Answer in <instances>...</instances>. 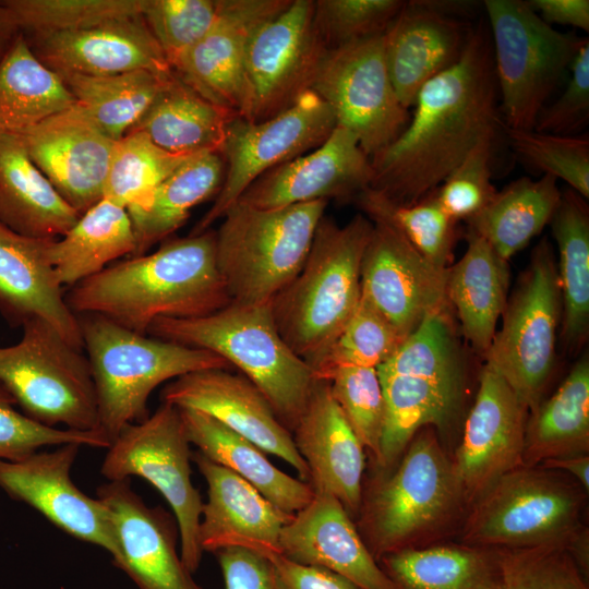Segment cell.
Returning a JSON list of instances; mask_svg holds the SVG:
<instances>
[{
	"label": "cell",
	"instance_id": "cell-2",
	"mask_svg": "<svg viewBox=\"0 0 589 589\" xmlns=\"http://www.w3.org/2000/svg\"><path fill=\"white\" fill-rule=\"evenodd\" d=\"M76 314H98L139 334L158 318H193L231 302L216 257V231L172 239L107 266L65 296Z\"/></svg>",
	"mask_w": 589,
	"mask_h": 589
},
{
	"label": "cell",
	"instance_id": "cell-5",
	"mask_svg": "<svg viewBox=\"0 0 589 589\" xmlns=\"http://www.w3.org/2000/svg\"><path fill=\"white\" fill-rule=\"evenodd\" d=\"M95 387L99 431L112 443L145 420L151 393L191 372L230 370L221 357L130 330L98 314L77 315Z\"/></svg>",
	"mask_w": 589,
	"mask_h": 589
},
{
	"label": "cell",
	"instance_id": "cell-43",
	"mask_svg": "<svg viewBox=\"0 0 589 589\" xmlns=\"http://www.w3.org/2000/svg\"><path fill=\"white\" fill-rule=\"evenodd\" d=\"M195 155L172 154L144 133H129L115 144L103 197L128 212L142 209L157 187Z\"/></svg>",
	"mask_w": 589,
	"mask_h": 589
},
{
	"label": "cell",
	"instance_id": "cell-45",
	"mask_svg": "<svg viewBox=\"0 0 589 589\" xmlns=\"http://www.w3.org/2000/svg\"><path fill=\"white\" fill-rule=\"evenodd\" d=\"M405 337L360 296L351 317L333 344L309 366L324 381L342 366L377 368L390 358Z\"/></svg>",
	"mask_w": 589,
	"mask_h": 589
},
{
	"label": "cell",
	"instance_id": "cell-50",
	"mask_svg": "<svg viewBox=\"0 0 589 589\" xmlns=\"http://www.w3.org/2000/svg\"><path fill=\"white\" fill-rule=\"evenodd\" d=\"M350 426L364 446L378 458L384 399L375 368L342 366L324 380Z\"/></svg>",
	"mask_w": 589,
	"mask_h": 589
},
{
	"label": "cell",
	"instance_id": "cell-35",
	"mask_svg": "<svg viewBox=\"0 0 589 589\" xmlns=\"http://www.w3.org/2000/svg\"><path fill=\"white\" fill-rule=\"evenodd\" d=\"M135 250V236L128 209L103 197L86 209L48 248L49 262L62 286H75Z\"/></svg>",
	"mask_w": 589,
	"mask_h": 589
},
{
	"label": "cell",
	"instance_id": "cell-7",
	"mask_svg": "<svg viewBox=\"0 0 589 589\" xmlns=\"http://www.w3.org/2000/svg\"><path fill=\"white\" fill-rule=\"evenodd\" d=\"M505 127L534 129L584 40L545 23L521 0H485Z\"/></svg>",
	"mask_w": 589,
	"mask_h": 589
},
{
	"label": "cell",
	"instance_id": "cell-21",
	"mask_svg": "<svg viewBox=\"0 0 589 589\" xmlns=\"http://www.w3.org/2000/svg\"><path fill=\"white\" fill-rule=\"evenodd\" d=\"M97 498L108 510L116 538L113 564L139 589H202L177 550L176 519L159 506H148L130 479L98 486Z\"/></svg>",
	"mask_w": 589,
	"mask_h": 589
},
{
	"label": "cell",
	"instance_id": "cell-8",
	"mask_svg": "<svg viewBox=\"0 0 589 589\" xmlns=\"http://www.w3.org/2000/svg\"><path fill=\"white\" fill-rule=\"evenodd\" d=\"M14 345L0 346V383L23 413L53 428L99 431L86 354L51 325L34 320Z\"/></svg>",
	"mask_w": 589,
	"mask_h": 589
},
{
	"label": "cell",
	"instance_id": "cell-17",
	"mask_svg": "<svg viewBox=\"0 0 589 589\" xmlns=\"http://www.w3.org/2000/svg\"><path fill=\"white\" fill-rule=\"evenodd\" d=\"M372 223L361 261V297L406 338L426 315L450 308L448 267L433 265L387 223Z\"/></svg>",
	"mask_w": 589,
	"mask_h": 589
},
{
	"label": "cell",
	"instance_id": "cell-41",
	"mask_svg": "<svg viewBox=\"0 0 589 589\" xmlns=\"http://www.w3.org/2000/svg\"><path fill=\"white\" fill-rule=\"evenodd\" d=\"M381 560L398 589H502L496 553L478 548H407Z\"/></svg>",
	"mask_w": 589,
	"mask_h": 589
},
{
	"label": "cell",
	"instance_id": "cell-30",
	"mask_svg": "<svg viewBox=\"0 0 589 589\" xmlns=\"http://www.w3.org/2000/svg\"><path fill=\"white\" fill-rule=\"evenodd\" d=\"M384 416L376 462L389 468L424 425L445 428L462 400L464 373L413 369L397 374L377 373Z\"/></svg>",
	"mask_w": 589,
	"mask_h": 589
},
{
	"label": "cell",
	"instance_id": "cell-19",
	"mask_svg": "<svg viewBox=\"0 0 589 589\" xmlns=\"http://www.w3.org/2000/svg\"><path fill=\"white\" fill-rule=\"evenodd\" d=\"M527 413L504 378L485 364L452 462L462 496L476 501L500 477L522 466Z\"/></svg>",
	"mask_w": 589,
	"mask_h": 589
},
{
	"label": "cell",
	"instance_id": "cell-46",
	"mask_svg": "<svg viewBox=\"0 0 589 589\" xmlns=\"http://www.w3.org/2000/svg\"><path fill=\"white\" fill-rule=\"evenodd\" d=\"M24 37L87 28L142 15L143 0H3Z\"/></svg>",
	"mask_w": 589,
	"mask_h": 589
},
{
	"label": "cell",
	"instance_id": "cell-33",
	"mask_svg": "<svg viewBox=\"0 0 589 589\" xmlns=\"http://www.w3.org/2000/svg\"><path fill=\"white\" fill-rule=\"evenodd\" d=\"M461 259L447 268V299L474 352L485 356L507 303L508 265L483 238L469 232Z\"/></svg>",
	"mask_w": 589,
	"mask_h": 589
},
{
	"label": "cell",
	"instance_id": "cell-1",
	"mask_svg": "<svg viewBox=\"0 0 589 589\" xmlns=\"http://www.w3.org/2000/svg\"><path fill=\"white\" fill-rule=\"evenodd\" d=\"M488 24L480 21L454 65L419 92L404 131L370 159L371 188L402 205L419 202L483 139L502 127Z\"/></svg>",
	"mask_w": 589,
	"mask_h": 589
},
{
	"label": "cell",
	"instance_id": "cell-54",
	"mask_svg": "<svg viewBox=\"0 0 589 589\" xmlns=\"http://www.w3.org/2000/svg\"><path fill=\"white\" fill-rule=\"evenodd\" d=\"M563 94L540 111L534 130L573 135L589 118V40L584 38L572 64Z\"/></svg>",
	"mask_w": 589,
	"mask_h": 589
},
{
	"label": "cell",
	"instance_id": "cell-11",
	"mask_svg": "<svg viewBox=\"0 0 589 589\" xmlns=\"http://www.w3.org/2000/svg\"><path fill=\"white\" fill-rule=\"evenodd\" d=\"M191 460L179 409L161 402L153 414L119 433L108 447L100 473L108 481L140 477L158 490L172 509L180 555L193 574L203 555L199 536L203 501L192 483Z\"/></svg>",
	"mask_w": 589,
	"mask_h": 589
},
{
	"label": "cell",
	"instance_id": "cell-23",
	"mask_svg": "<svg viewBox=\"0 0 589 589\" xmlns=\"http://www.w3.org/2000/svg\"><path fill=\"white\" fill-rule=\"evenodd\" d=\"M371 159L356 135L336 125L316 148L256 179L239 197L256 208H279L318 200H354L371 188Z\"/></svg>",
	"mask_w": 589,
	"mask_h": 589
},
{
	"label": "cell",
	"instance_id": "cell-20",
	"mask_svg": "<svg viewBox=\"0 0 589 589\" xmlns=\"http://www.w3.org/2000/svg\"><path fill=\"white\" fill-rule=\"evenodd\" d=\"M464 2L412 0L384 33L388 74L395 93L409 109L426 82L454 65L462 56L472 26L461 21Z\"/></svg>",
	"mask_w": 589,
	"mask_h": 589
},
{
	"label": "cell",
	"instance_id": "cell-22",
	"mask_svg": "<svg viewBox=\"0 0 589 589\" xmlns=\"http://www.w3.org/2000/svg\"><path fill=\"white\" fill-rule=\"evenodd\" d=\"M160 399L179 409L211 416L266 454L281 458L301 480L309 481L308 466L296 448L291 432L245 376L225 369L191 372L166 384Z\"/></svg>",
	"mask_w": 589,
	"mask_h": 589
},
{
	"label": "cell",
	"instance_id": "cell-9",
	"mask_svg": "<svg viewBox=\"0 0 589 589\" xmlns=\"http://www.w3.org/2000/svg\"><path fill=\"white\" fill-rule=\"evenodd\" d=\"M502 317V326L484 358L531 412L541 402L553 370L562 318L557 264L545 237L533 249Z\"/></svg>",
	"mask_w": 589,
	"mask_h": 589
},
{
	"label": "cell",
	"instance_id": "cell-4",
	"mask_svg": "<svg viewBox=\"0 0 589 589\" xmlns=\"http://www.w3.org/2000/svg\"><path fill=\"white\" fill-rule=\"evenodd\" d=\"M147 334L224 358L259 388L290 432L315 383L309 364L279 335L269 302L245 304L231 301L201 317L158 318Z\"/></svg>",
	"mask_w": 589,
	"mask_h": 589
},
{
	"label": "cell",
	"instance_id": "cell-42",
	"mask_svg": "<svg viewBox=\"0 0 589 589\" xmlns=\"http://www.w3.org/2000/svg\"><path fill=\"white\" fill-rule=\"evenodd\" d=\"M172 73L136 70L110 75H58L74 105L117 142L143 117Z\"/></svg>",
	"mask_w": 589,
	"mask_h": 589
},
{
	"label": "cell",
	"instance_id": "cell-15",
	"mask_svg": "<svg viewBox=\"0 0 589 589\" xmlns=\"http://www.w3.org/2000/svg\"><path fill=\"white\" fill-rule=\"evenodd\" d=\"M327 50L314 23V0H291L262 24L247 51L251 121L273 118L312 91Z\"/></svg>",
	"mask_w": 589,
	"mask_h": 589
},
{
	"label": "cell",
	"instance_id": "cell-29",
	"mask_svg": "<svg viewBox=\"0 0 589 589\" xmlns=\"http://www.w3.org/2000/svg\"><path fill=\"white\" fill-rule=\"evenodd\" d=\"M51 240L22 236L0 221V313L12 327L44 321L83 350L77 315L48 259Z\"/></svg>",
	"mask_w": 589,
	"mask_h": 589
},
{
	"label": "cell",
	"instance_id": "cell-39",
	"mask_svg": "<svg viewBox=\"0 0 589 589\" xmlns=\"http://www.w3.org/2000/svg\"><path fill=\"white\" fill-rule=\"evenodd\" d=\"M550 224L560 253L562 335L576 350L589 330V212L585 199L570 188L562 191Z\"/></svg>",
	"mask_w": 589,
	"mask_h": 589
},
{
	"label": "cell",
	"instance_id": "cell-26",
	"mask_svg": "<svg viewBox=\"0 0 589 589\" xmlns=\"http://www.w3.org/2000/svg\"><path fill=\"white\" fill-rule=\"evenodd\" d=\"M24 38L37 59L57 74L110 75L136 70L172 72L142 15Z\"/></svg>",
	"mask_w": 589,
	"mask_h": 589
},
{
	"label": "cell",
	"instance_id": "cell-34",
	"mask_svg": "<svg viewBox=\"0 0 589 589\" xmlns=\"http://www.w3.org/2000/svg\"><path fill=\"white\" fill-rule=\"evenodd\" d=\"M235 117L172 73L127 134L144 133L157 146L172 154L220 152L228 123Z\"/></svg>",
	"mask_w": 589,
	"mask_h": 589
},
{
	"label": "cell",
	"instance_id": "cell-14",
	"mask_svg": "<svg viewBox=\"0 0 589 589\" xmlns=\"http://www.w3.org/2000/svg\"><path fill=\"white\" fill-rule=\"evenodd\" d=\"M312 91L330 107L337 125L356 135L370 158L410 120L388 74L384 34L327 50Z\"/></svg>",
	"mask_w": 589,
	"mask_h": 589
},
{
	"label": "cell",
	"instance_id": "cell-49",
	"mask_svg": "<svg viewBox=\"0 0 589 589\" xmlns=\"http://www.w3.org/2000/svg\"><path fill=\"white\" fill-rule=\"evenodd\" d=\"M219 0H143L142 16L171 70L211 28Z\"/></svg>",
	"mask_w": 589,
	"mask_h": 589
},
{
	"label": "cell",
	"instance_id": "cell-28",
	"mask_svg": "<svg viewBox=\"0 0 589 589\" xmlns=\"http://www.w3.org/2000/svg\"><path fill=\"white\" fill-rule=\"evenodd\" d=\"M281 555L332 570L361 589H398L365 545L342 504L325 492L283 528Z\"/></svg>",
	"mask_w": 589,
	"mask_h": 589
},
{
	"label": "cell",
	"instance_id": "cell-24",
	"mask_svg": "<svg viewBox=\"0 0 589 589\" xmlns=\"http://www.w3.org/2000/svg\"><path fill=\"white\" fill-rule=\"evenodd\" d=\"M16 135L33 163L80 214L103 199L116 141L76 105Z\"/></svg>",
	"mask_w": 589,
	"mask_h": 589
},
{
	"label": "cell",
	"instance_id": "cell-27",
	"mask_svg": "<svg viewBox=\"0 0 589 589\" xmlns=\"http://www.w3.org/2000/svg\"><path fill=\"white\" fill-rule=\"evenodd\" d=\"M309 470L314 492L336 497L348 514L362 502L364 446L334 399L329 384L315 380L308 402L291 431Z\"/></svg>",
	"mask_w": 589,
	"mask_h": 589
},
{
	"label": "cell",
	"instance_id": "cell-32",
	"mask_svg": "<svg viewBox=\"0 0 589 589\" xmlns=\"http://www.w3.org/2000/svg\"><path fill=\"white\" fill-rule=\"evenodd\" d=\"M179 413L190 444L244 479L284 513L294 515L312 501L310 483L275 467L254 443L201 411L179 409Z\"/></svg>",
	"mask_w": 589,
	"mask_h": 589
},
{
	"label": "cell",
	"instance_id": "cell-16",
	"mask_svg": "<svg viewBox=\"0 0 589 589\" xmlns=\"http://www.w3.org/2000/svg\"><path fill=\"white\" fill-rule=\"evenodd\" d=\"M291 0H219L207 33L172 67L173 73L208 101L252 119L247 51L255 31Z\"/></svg>",
	"mask_w": 589,
	"mask_h": 589
},
{
	"label": "cell",
	"instance_id": "cell-58",
	"mask_svg": "<svg viewBox=\"0 0 589 589\" xmlns=\"http://www.w3.org/2000/svg\"><path fill=\"white\" fill-rule=\"evenodd\" d=\"M548 469H564L568 471L581 486L588 492L589 490V457L586 455H577L572 457H563L549 459L542 462Z\"/></svg>",
	"mask_w": 589,
	"mask_h": 589
},
{
	"label": "cell",
	"instance_id": "cell-6",
	"mask_svg": "<svg viewBox=\"0 0 589 589\" xmlns=\"http://www.w3.org/2000/svg\"><path fill=\"white\" fill-rule=\"evenodd\" d=\"M328 201L279 208L233 204L216 231V257L232 302H269L302 269Z\"/></svg>",
	"mask_w": 589,
	"mask_h": 589
},
{
	"label": "cell",
	"instance_id": "cell-48",
	"mask_svg": "<svg viewBox=\"0 0 589 589\" xmlns=\"http://www.w3.org/2000/svg\"><path fill=\"white\" fill-rule=\"evenodd\" d=\"M502 589H588L566 545L496 552Z\"/></svg>",
	"mask_w": 589,
	"mask_h": 589
},
{
	"label": "cell",
	"instance_id": "cell-18",
	"mask_svg": "<svg viewBox=\"0 0 589 589\" xmlns=\"http://www.w3.org/2000/svg\"><path fill=\"white\" fill-rule=\"evenodd\" d=\"M80 447L70 443L17 461L0 460V489L63 532L106 550L113 558L117 545L107 508L99 498L82 492L70 476Z\"/></svg>",
	"mask_w": 589,
	"mask_h": 589
},
{
	"label": "cell",
	"instance_id": "cell-36",
	"mask_svg": "<svg viewBox=\"0 0 589 589\" xmlns=\"http://www.w3.org/2000/svg\"><path fill=\"white\" fill-rule=\"evenodd\" d=\"M557 179L542 175L533 180L521 177L502 191L469 219V232L486 240L505 261L525 248L550 224L561 201Z\"/></svg>",
	"mask_w": 589,
	"mask_h": 589
},
{
	"label": "cell",
	"instance_id": "cell-52",
	"mask_svg": "<svg viewBox=\"0 0 589 589\" xmlns=\"http://www.w3.org/2000/svg\"><path fill=\"white\" fill-rule=\"evenodd\" d=\"M404 3L400 0H316L314 23L329 50L384 34Z\"/></svg>",
	"mask_w": 589,
	"mask_h": 589
},
{
	"label": "cell",
	"instance_id": "cell-56",
	"mask_svg": "<svg viewBox=\"0 0 589 589\" xmlns=\"http://www.w3.org/2000/svg\"><path fill=\"white\" fill-rule=\"evenodd\" d=\"M287 589H361L326 568L299 564L284 555L273 558Z\"/></svg>",
	"mask_w": 589,
	"mask_h": 589
},
{
	"label": "cell",
	"instance_id": "cell-13",
	"mask_svg": "<svg viewBox=\"0 0 589 589\" xmlns=\"http://www.w3.org/2000/svg\"><path fill=\"white\" fill-rule=\"evenodd\" d=\"M336 125L333 110L313 91L273 118L251 121L235 117L219 152L225 161L221 188L191 236L221 219L262 175L320 146Z\"/></svg>",
	"mask_w": 589,
	"mask_h": 589
},
{
	"label": "cell",
	"instance_id": "cell-3",
	"mask_svg": "<svg viewBox=\"0 0 589 589\" xmlns=\"http://www.w3.org/2000/svg\"><path fill=\"white\" fill-rule=\"evenodd\" d=\"M372 228L363 215L344 226L323 217L302 269L269 301L279 335L308 364L333 344L359 303Z\"/></svg>",
	"mask_w": 589,
	"mask_h": 589
},
{
	"label": "cell",
	"instance_id": "cell-37",
	"mask_svg": "<svg viewBox=\"0 0 589 589\" xmlns=\"http://www.w3.org/2000/svg\"><path fill=\"white\" fill-rule=\"evenodd\" d=\"M589 450V359L584 354L557 390L527 420L522 466Z\"/></svg>",
	"mask_w": 589,
	"mask_h": 589
},
{
	"label": "cell",
	"instance_id": "cell-12",
	"mask_svg": "<svg viewBox=\"0 0 589 589\" xmlns=\"http://www.w3.org/2000/svg\"><path fill=\"white\" fill-rule=\"evenodd\" d=\"M406 449L365 509L364 529L374 557L407 549L444 521L461 496L453 464L434 436H416Z\"/></svg>",
	"mask_w": 589,
	"mask_h": 589
},
{
	"label": "cell",
	"instance_id": "cell-53",
	"mask_svg": "<svg viewBox=\"0 0 589 589\" xmlns=\"http://www.w3.org/2000/svg\"><path fill=\"white\" fill-rule=\"evenodd\" d=\"M493 140H481L434 190L438 204L456 223L474 217L497 192L491 181Z\"/></svg>",
	"mask_w": 589,
	"mask_h": 589
},
{
	"label": "cell",
	"instance_id": "cell-40",
	"mask_svg": "<svg viewBox=\"0 0 589 589\" xmlns=\"http://www.w3.org/2000/svg\"><path fill=\"white\" fill-rule=\"evenodd\" d=\"M73 105L62 79L37 59L21 33L0 63V134H21Z\"/></svg>",
	"mask_w": 589,
	"mask_h": 589
},
{
	"label": "cell",
	"instance_id": "cell-59",
	"mask_svg": "<svg viewBox=\"0 0 589 589\" xmlns=\"http://www.w3.org/2000/svg\"><path fill=\"white\" fill-rule=\"evenodd\" d=\"M21 35L20 27L9 8L0 1V63Z\"/></svg>",
	"mask_w": 589,
	"mask_h": 589
},
{
	"label": "cell",
	"instance_id": "cell-47",
	"mask_svg": "<svg viewBox=\"0 0 589 589\" xmlns=\"http://www.w3.org/2000/svg\"><path fill=\"white\" fill-rule=\"evenodd\" d=\"M514 153L526 164L564 180L584 199L589 197L588 136L557 135L534 129H510L502 124Z\"/></svg>",
	"mask_w": 589,
	"mask_h": 589
},
{
	"label": "cell",
	"instance_id": "cell-31",
	"mask_svg": "<svg viewBox=\"0 0 589 589\" xmlns=\"http://www.w3.org/2000/svg\"><path fill=\"white\" fill-rule=\"evenodd\" d=\"M81 214L55 189L16 134H0V221L26 237L56 239Z\"/></svg>",
	"mask_w": 589,
	"mask_h": 589
},
{
	"label": "cell",
	"instance_id": "cell-51",
	"mask_svg": "<svg viewBox=\"0 0 589 589\" xmlns=\"http://www.w3.org/2000/svg\"><path fill=\"white\" fill-rule=\"evenodd\" d=\"M13 396L0 383V460L17 461L46 446L79 444L108 448L100 431H76L43 424L17 411Z\"/></svg>",
	"mask_w": 589,
	"mask_h": 589
},
{
	"label": "cell",
	"instance_id": "cell-25",
	"mask_svg": "<svg viewBox=\"0 0 589 589\" xmlns=\"http://www.w3.org/2000/svg\"><path fill=\"white\" fill-rule=\"evenodd\" d=\"M192 461L207 483L199 529L204 551L244 549L273 558L281 555L280 534L291 520L253 485L199 450Z\"/></svg>",
	"mask_w": 589,
	"mask_h": 589
},
{
	"label": "cell",
	"instance_id": "cell-55",
	"mask_svg": "<svg viewBox=\"0 0 589 589\" xmlns=\"http://www.w3.org/2000/svg\"><path fill=\"white\" fill-rule=\"evenodd\" d=\"M225 589H287L272 558L244 549L216 552Z\"/></svg>",
	"mask_w": 589,
	"mask_h": 589
},
{
	"label": "cell",
	"instance_id": "cell-57",
	"mask_svg": "<svg viewBox=\"0 0 589 589\" xmlns=\"http://www.w3.org/2000/svg\"><path fill=\"white\" fill-rule=\"evenodd\" d=\"M527 3L551 26L560 24L589 31L588 0H528Z\"/></svg>",
	"mask_w": 589,
	"mask_h": 589
},
{
	"label": "cell",
	"instance_id": "cell-38",
	"mask_svg": "<svg viewBox=\"0 0 589 589\" xmlns=\"http://www.w3.org/2000/svg\"><path fill=\"white\" fill-rule=\"evenodd\" d=\"M225 177V161L219 152H203L180 166L155 190L142 209L130 211L140 256L166 240L190 215L192 208L216 196Z\"/></svg>",
	"mask_w": 589,
	"mask_h": 589
},
{
	"label": "cell",
	"instance_id": "cell-10",
	"mask_svg": "<svg viewBox=\"0 0 589 589\" xmlns=\"http://www.w3.org/2000/svg\"><path fill=\"white\" fill-rule=\"evenodd\" d=\"M579 492L548 471L521 466L500 477L469 515L464 540L473 546L566 545L579 531Z\"/></svg>",
	"mask_w": 589,
	"mask_h": 589
},
{
	"label": "cell",
	"instance_id": "cell-44",
	"mask_svg": "<svg viewBox=\"0 0 589 589\" xmlns=\"http://www.w3.org/2000/svg\"><path fill=\"white\" fill-rule=\"evenodd\" d=\"M353 201L371 220L393 226L429 262L447 268L453 256L456 221L441 207L434 191L410 205L397 204L372 188Z\"/></svg>",
	"mask_w": 589,
	"mask_h": 589
}]
</instances>
